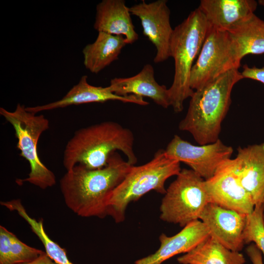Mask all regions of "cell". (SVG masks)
<instances>
[{
  "label": "cell",
  "instance_id": "cell-15",
  "mask_svg": "<svg viewBox=\"0 0 264 264\" xmlns=\"http://www.w3.org/2000/svg\"><path fill=\"white\" fill-rule=\"evenodd\" d=\"M209 236V231L202 221H193L174 236L161 234L159 248L154 253L136 260L134 264H162L175 255L189 252Z\"/></svg>",
  "mask_w": 264,
  "mask_h": 264
},
{
  "label": "cell",
  "instance_id": "cell-8",
  "mask_svg": "<svg viewBox=\"0 0 264 264\" xmlns=\"http://www.w3.org/2000/svg\"><path fill=\"white\" fill-rule=\"evenodd\" d=\"M242 59L230 33L209 26L191 70V88L194 90L198 89L224 73L239 69Z\"/></svg>",
  "mask_w": 264,
  "mask_h": 264
},
{
  "label": "cell",
  "instance_id": "cell-31",
  "mask_svg": "<svg viewBox=\"0 0 264 264\" xmlns=\"http://www.w3.org/2000/svg\"><path fill=\"white\" fill-rule=\"evenodd\" d=\"M263 206H264V203H263Z\"/></svg>",
  "mask_w": 264,
  "mask_h": 264
},
{
  "label": "cell",
  "instance_id": "cell-4",
  "mask_svg": "<svg viewBox=\"0 0 264 264\" xmlns=\"http://www.w3.org/2000/svg\"><path fill=\"white\" fill-rule=\"evenodd\" d=\"M209 28L204 15L197 8L174 29L170 57L174 60L175 73L168 93L171 106L176 113L182 111L185 100L195 92L190 84L191 72Z\"/></svg>",
  "mask_w": 264,
  "mask_h": 264
},
{
  "label": "cell",
  "instance_id": "cell-24",
  "mask_svg": "<svg viewBox=\"0 0 264 264\" xmlns=\"http://www.w3.org/2000/svg\"><path fill=\"white\" fill-rule=\"evenodd\" d=\"M44 252L26 244L12 233L9 247L10 264H24L31 262Z\"/></svg>",
  "mask_w": 264,
  "mask_h": 264
},
{
  "label": "cell",
  "instance_id": "cell-30",
  "mask_svg": "<svg viewBox=\"0 0 264 264\" xmlns=\"http://www.w3.org/2000/svg\"><path fill=\"white\" fill-rule=\"evenodd\" d=\"M263 223H264V213H263Z\"/></svg>",
  "mask_w": 264,
  "mask_h": 264
},
{
  "label": "cell",
  "instance_id": "cell-1",
  "mask_svg": "<svg viewBox=\"0 0 264 264\" xmlns=\"http://www.w3.org/2000/svg\"><path fill=\"white\" fill-rule=\"evenodd\" d=\"M132 166L115 152L103 168L90 169L77 165L66 171L60 181L66 205L82 217H105L112 192Z\"/></svg>",
  "mask_w": 264,
  "mask_h": 264
},
{
  "label": "cell",
  "instance_id": "cell-11",
  "mask_svg": "<svg viewBox=\"0 0 264 264\" xmlns=\"http://www.w3.org/2000/svg\"><path fill=\"white\" fill-rule=\"evenodd\" d=\"M131 15L140 20L143 34L154 45L156 53L154 61L163 62L170 57V47L174 29L170 23V10L167 0L147 3L144 0L129 7Z\"/></svg>",
  "mask_w": 264,
  "mask_h": 264
},
{
  "label": "cell",
  "instance_id": "cell-5",
  "mask_svg": "<svg viewBox=\"0 0 264 264\" xmlns=\"http://www.w3.org/2000/svg\"><path fill=\"white\" fill-rule=\"evenodd\" d=\"M180 162L159 150L149 162L132 165L121 183L112 192L108 202L107 214L116 223L123 222L129 204L147 193L154 191L164 195L166 181L181 171Z\"/></svg>",
  "mask_w": 264,
  "mask_h": 264
},
{
  "label": "cell",
  "instance_id": "cell-29",
  "mask_svg": "<svg viewBox=\"0 0 264 264\" xmlns=\"http://www.w3.org/2000/svg\"><path fill=\"white\" fill-rule=\"evenodd\" d=\"M258 2L260 5L264 7V0H259Z\"/></svg>",
  "mask_w": 264,
  "mask_h": 264
},
{
  "label": "cell",
  "instance_id": "cell-9",
  "mask_svg": "<svg viewBox=\"0 0 264 264\" xmlns=\"http://www.w3.org/2000/svg\"><path fill=\"white\" fill-rule=\"evenodd\" d=\"M170 157L183 162L204 180L215 174L219 167L231 158L233 150L220 139L214 143L194 145L175 135L165 150Z\"/></svg>",
  "mask_w": 264,
  "mask_h": 264
},
{
  "label": "cell",
  "instance_id": "cell-17",
  "mask_svg": "<svg viewBox=\"0 0 264 264\" xmlns=\"http://www.w3.org/2000/svg\"><path fill=\"white\" fill-rule=\"evenodd\" d=\"M109 87L113 93L119 96L132 94L148 97L163 108L171 106L168 88L156 82L153 66L149 64L145 65L134 76L112 79Z\"/></svg>",
  "mask_w": 264,
  "mask_h": 264
},
{
  "label": "cell",
  "instance_id": "cell-20",
  "mask_svg": "<svg viewBox=\"0 0 264 264\" xmlns=\"http://www.w3.org/2000/svg\"><path fill=\"white\" fill-rule=\"evenodd\" d=\"M180 264H244L242 254L229 249L209 236L189 252L179 257Z\"/></svg>",
  "mask_w": 264,
  "mask_h": 264
},
{
  "label": "cell",
  "instance_id": "cell-3",
  "mask_svg": "<svg viewBox=\"0 0 264 264\" xmlns=\"http://www.w3.org/2000/svg\"><path fill=\"white\" fill-rule=\"evenodd\" d=\"M242 79L239 69H234L195 90L179 129L189 132L200 145L216 141L231 105L233 88Z\"/></svg>",
  "mask_w": 264,
  "mask_h": 264
},
{
  "label": "cell",
  "instance_id": "cell-25",
  "mask_svg": "<svg viewBox=\"0 0 264 264\" xmlns=\"http://www.w3.org/2000/svg\"><path fill=\"white\" fill-rule=\"evenodd\" d=\"M12 233L0 226V264H10L9 247Z\"/></svg>",
  "mask_w": 264,
  "mask_h": 264
},
{
  "label": "cell",
  "instance_id": "cell-23",
  "mask_svg": "<svg viewBox=\"0 0 264 264\" xmlns=\"http://www.w3.org/2000/svg\"><path fill=\"white\" fill-rule=\"evenodd\" d=\"M263 205L255 206L252 213L247 216L243 232L245 244L253 242L264 254V225Z\"/></svg>",
  "mask_w": 264,
  "mask_h": 264
},
{
  "label": "cell",
  "instance_id": "cell-7",
  "mask_svg": "<svg viewBox=\"0 0 264 264\" xmlns=\"http://www.w3.org/2000/svg\"><path fill=\"white\" fill-rule=\"evenodd\" d=\"M204 180L192 169L181 170L162 199L160 219L182 227L199 220L209 202Z\"/></svg>",
  "mask_w": 264,
  "mask_h": 264
},
{
  "label": "cell",
  "instance_id": "cell-27",
  "mask_svg": "<svg viewBox=\"0 0 264 264\" xmlns=\"http://www.w3.org/2000/svg\"><path fill=\"white\" fill-rule=\"evenodd\" d=\"M246 253L252 264H264L262 252L254 243L246 247Z\"/></svg>",
  "mask_w": 264,
  "mask_h": 264
},
{
  "label": "cell",
  "instance_id": "cell-19",
  "mask_svg": "<svg viewBox=\"0 0 264 264\" xmlns=\"http://www.w3.org/2000/svg\"><path fill=\"white\" fill-rule=\"evenodd\" d=\"M127 43L122 36L98 32L95 41L83 49L84 65L90 72L97 74L118 60Z\"/></svg>",
  "mask_w": 264,
  "mask_h": 264
},
{
  "label": "cell",
  "instance_id": "cell-28",
  "mask_svg": "<svg viewBox=\"0 0 264 264\" xmlns=\"http://www.w3.org/2000/svg\"><path fill=\"white\" fill-rule=\"evenodd\" d=\"M24 264H57L53 261L44 251L34 261Z\"/></svg>",
  "mask_w": 264,
  "mask_h": 264
},
{
  "label": "cell",
  "instance_id": "cell-21",
  "mask_svg": "<svg viewBox=\"0 0 264 264\" xmlns=\"http://www.w3.org/2000/svg\"><path fill=\"white\" fill-rule=\"evenodd\" d=\"M241 56L264 53V21L254 14L229 32Z\"/></svg>",
  "mask_w": 264,
  "mask_h": 264
},
{
  "label": "cell",
  "instance_id": "cell-12",
  "mask_svg": "<svg viewBox=\"0 0 264 264\" xmlns=\"http://www.w3.org/2000/svg\"><path fill=\"white\" fill-rule=\"evenodd\" d=\"M247 216L208 202L202 211L199 220L206 226L210 236L229 249L240 252L245 244L243 232Z\"/></svg>",
  "mask_w": 264,
  "mask_h": 264
},
{
  "label": "cell",
  "instance_id": "cell-6",
  "mask_svg": "<svg viewBox=\"0 0 264 264\" xmlns=\"http://www.w3.org/2000/svg\"><path fill=\"white\" fill-rule=\"evenodd\" d=\"M26 107L18 103L14 111L0 108V114L13 127L18 140L17 148L20 155L30 166L28 177L18 179L22 184L27 182L42 189L53 186L56 183L54 173L41 161L38 152V143L42 134L49 127L48 120L43 114L37 115L27 111Z\"/></svg>",
  "mask_w": 264,
  "mask_h": 264
},
{
  "label": "cell",
  "instance_id": "cell-18",
  "mask_svg": "<svg viewBox=\"0 0 264 264\" xmlns=\"http://www.w3.org/2000/svg\"><path fill=\"white\" fill-rule=\"evenodd\" d=\"M124 0H103L96 7L94 28L98 32L122 36L127 44L138 39Z\"/></svg>",
  "mask_w": 264,
  "mask_h": 264
},
{
  "label": "cell",
  "instance_id": "cell-16",
  "mask_svg": "<svg viewBox=\"0 0 264 264\" xmlns=\"http://www.w3.org/2000/svg\"><path fill=\"white\" fill-rule=\"evenodd\" d=\"M257 6L254 0H201L198 8L210 27L229 32L253 15Z\"/></svg>",
  "mask_w": 264,
  "mask_h": 264
},
{
  "label": "cell",
  "instance_id": "cell-14",
  "mask_svg": "<svg viewBox=\"0 0 264 264\" xmlns=\"http://www.w3.org/2000/svg\"><path fill=\"white\" fill-rule=\"evenodd\" d=\"M234 158L240 180L255 206L264 202V143L239 147Z\"/></svg>",
  "mask_w": 264,
  "mask_h": 264
},
{
  "label": "cell",
  "instance_id": "cell-2",
  "mask_svg": "<svg viewBox=\"0 0 264 264\" xmlns=\"http://www.w3.org/2000/svg\"><path fill=\"white\" fill-rule=\"evenodd\" d=\"M132 132L119 123L105 121L76 131L67 143L63 165L68 171L77 165L90 169L106 166L111 154L122 152L127 161L134 165L137 158L133 150Z\"/></svg>",
  "mask_w": 264,
  "mask_h": 264
},
{
  "label": "cell",
  "instance_id": "cell-26",
  "mask_svg": "<svg viewBox=\"0 0 264 264\" xmlns=\"http://www.w3.org/2000/svg\"><path fill=\"white\" fill-rule=\"evenodd\" d=\"M241 73L243 78L252 79L264 84V65L263 67L259 68L255 66L249 67L245 64Z\"/></svg>",
  "mask_w": 264,
  "mask_h": 264
},
{
  "label": "cell",
  "instance_id": "cell-10",
  "mask_svg": "<svg viewBox=\"0 0 264 264\" xmlns=\"http://www.w3.org/2000/svg\"><path fill=\"white\" fill-rule=\"evenodd\" d=\"M204 185L209 202L247 215L253 211L255 204L240 180L234 159L224 161L213 176L204 180Z\"/></svg>",
  "mask_w": 264,
  "mask_h": 264
},
{
  "label": "cell",
  "instance_id": "cell-22",
  "mask_svg": "<svg viewBox=\"0 0 264 264\" xmlns=\"http://www.w3.org/2000/svg\"><path fill=\"white\" fill-rule=\"evenodd\" d=\"M10 211H16L29 225L32 231L43 244L45 252L57 264H74L67 256L66 250L52 241L46 234L42 220H37L27 213L20 199H12L5 203Z\"/></svg>",
  "mask_w": 264,
  "mask_h": 264
},
{
  "label": "cell",
  "instance_id": "cell-13",
  "mask_svg": "<svg viewBox=\"0 0 264 264\" xmlns=\"http://www.w3.org/2000/svg\"><path fill=\"white\" fill-rule=\"evenodd\" d=\"M88 76L83 75L79 82L74 85L61 99L48 104L34 107H26L30 112H38L63 108L71 105H79L90 103H104L108 101H119L141 106H146L149 102L143 98L135 95L126 96L117 95L113 93L109 86L97 87L90 85Z\"/></svg>",
  "mask_w": 264,
  "mask_h": 264
}]
</instances>
